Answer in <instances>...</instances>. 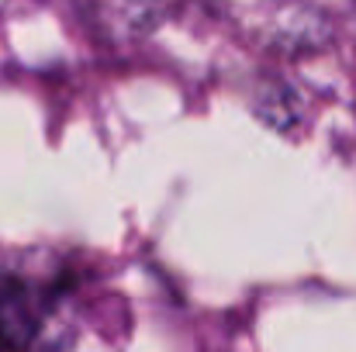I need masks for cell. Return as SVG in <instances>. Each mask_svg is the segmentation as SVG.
Returning a JSON list of instances; mask_svg holds the SVG:
<instances>
[{"label":"cell","instance_id":"obj_1","mask_svg":"<svg viewBox=\"0 0 356 352\" xmlns=\"http://www.w3.org/2000/svg\"><path fill=\"white\" fill-rule=\"evenodd\" d=\"M56 290L0 273V346H28L52 308Z\"/></svg>","mask_w":356,"mask_h":352}]
</instances>
